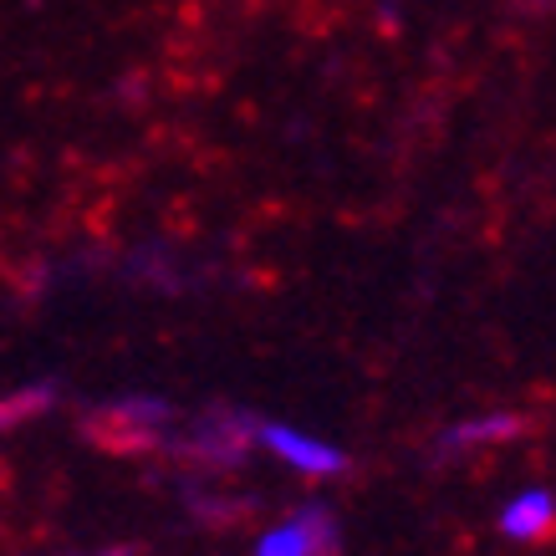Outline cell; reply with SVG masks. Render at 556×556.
Segmentation results:
<instances>
[{
	"label": "cell",
	"mask_w": 556,
	"mask_h": 556,
	"mask_svg": "<svg viewBox=\"0 0 556 556\" xmlns=\"http://www.w3.org/2000/svg\"><path fill=\"white\" fill-rule=\"evenodd\" d=\"M251 434H255V444H261V450H270L281 465L312 475V480H332V475L348 470V450H338L332 439H321V434H306V429H296V424L255 419Z\"/></svg>",
	"instance_id": "6da1fadb"
},
{
	"label": "cell",
	"mask_w": 556,
	"mask_h": 556,
	"mask_svg": "<svg viewBox=\"0 0 556 556\" xmlns=\"http://www.w3.org/2000/svg\"><path fill=\"white\" fill-rule=\"evenodd\" d=\"M338 516L327 506H302L291 510L287 521H276L270 531H261L251 556H332L338 552Z\"/></svg>",
	"instance_id": "7a4b0ae2"
},
{
	"label": "cell",
	"mask_w": 556,
	"mask_h": 556,
	"mask_svg": "<svg viewBox=\"0 0 556 556\" xmlns=\"http://www.w3.org/2000/svg\"><path fill=\"white\" fill-rule=\"evenodd\" d=\"M556 531V495L546 485H531L501 506V536L506 541H546Z\"/></svg>",
	"instance_id": "3957f363"
},
{
	"label": "cell",
	"mask_w": 556,
	"mask_h": 556,
	"mask_svg": "<svg viewBox=\"0 0 556 556\" xmlns=\"http://www.w3.org/2000/svg\"><path fill=\"white\" fill-rule=\"evenodd\" d=\"M526 429L521 414H480V419H459L444 429L439 450L444 455H459V450H475V444H501V439H516Z\"/></svg>",
	"instance_id": "277c9868"
}]
</instances>
